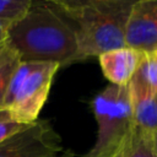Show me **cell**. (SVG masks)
<instances>
[{"mask_svg": "<svg viewBox=\"0 0 157 157\" xmlns=\"http://www.w3.org/2000/svg\"><path fill=\"white\" fill-rule=\"evenodd\" d=\"M5 43L21 61L55 63L60 67L78 61L74 23L44 0H32L27 11L10 23Z\"/></svg>", "mask_w": 157, "mask_h": 157, "instance_id": "1", "label": "cell"}, {"mask_svg": "<svg viewBox=\"0 0 157 157\" xmlns=\"http://www.w3.org/2000/svg\"><path fill=\"white\" fill-rule=\"evenodd\" d=\"M20 63H21L20 58L11 49H9L7 54L0 61V110L2 107V102L5 98L10 80Z\"/></svg>", "mask_w": 157, "mask_h": 157, "instance_id": "11", "label": "cell"}, {"mask_svg": "<svg viewBox=\"0 0 157 157\" xmlns=\"http://www.w3.org/2000/svg\"><path fill=\"white\" fill-rule=\"evenodd\" d=\"M44 1L53 4L60 10H76L85 6L105 2V1H115V0H44Z\"/></svg>", "mask_w": 157, "mask_h": 157, "instance_id": "14", "label": "cell"}, {"mask_svg": "<svg viewBox=\"0 0 157 157\" xmlns=\"http://www.w3.org/2000/svg\"><path fill=\"white\" fill-rule=\"evenodd\" d=\"M145 54L130 47L105 52L98 56L104 77L117 86H126L139 69Z\"/></svg>", "mask_w": 157, "mask_h": 157, "instance_id": "7", "label": "cell"}, {"mask_svg": "<svg viewBox=\"0 0 157 157\" xmlns=\"http://www.w3.org/2000/svg\"><path fill=\"white\" fill-rule=\"evenodd\" d=\"M11 21H6V20H0V43H4L6 39V34H7V29L10 27Z\"/></svg>", "mask_w": 157, "mask_h": 157, "instance_id": "15", "label": "cell"}, {"mask_svg": "<svg viewBox=\"0 0 157 157\" xmlns=\"http://www.w3.org/2000/svg\"><path fill=\"white\" fill-rule=\"evenodd\" d=\"M153 145H155V151H156V156H157V130L153 134Z\"/></svg>", "mask_w": 157, "mask_h": 157, "instance_id": "17", "label": "cell"}, {"mask_svg": "<svg viewBox=\"0 0 157 157\" xmlns=\"http://www.w3.org/2000/svg\"><path fill=\"white\" fill-rule=\"evenodd\" d=\"M131 96L132 119L134 124L148 132L157 130V99L156 97H147L134 94Z\"/></svg>", "mask_w": 157, "mask_h": 157, "instance_id": "10", "label": "cell"}, {"mask_svg": "<svg viewBox=\"0 0 157 157\" xmlns=\"http://www.w3.org/2000/svg\"><path fill=\"white\" fill-rule=\"evenodd\" d=\"M61 157H69V156H67V155H63Z\"/></svg>", "mask_w": 157, "mask_h": 157, "instance_id": "18", "label": "cell"}, {"mask_svg": "<svg viewBox=\"0 0 157 157\" xmlns=\"http://www.w3.org/2000/svg\"><path fill=\"white\" fill-rule=\"evenodd\" d=\"M129 88L134 94L147 97L157 96V53L145 55L129 82Z\"/></svg>", "mask_w": 157, "mask_h": 157, "instance_id": "9", "label": "cell"}, {"mask_svg": "<svg viewBox=\"0 0 157 157\" xmlns=\"http://www.w3.org/2000/svg\"><path fill=\"white\" fill-rule=\"evenodd\" d=\"M31 2L32 0H0V20L12 22L20 18Z\"/></svg>", "mask_w": 157, "mask_h": 157, "instance_id": "12", "label": "cell"}, {"mask_svg": "<svg viewBox=\"0 0 157 157\" xmlns=\"http://www.w3.org/2000/svg\"><path fill=\"white\" fill-rule=\"evenodd\" d=\"M28 125L27 124H21V123H17V121L12 120L6 112L0 110V142L6 140L7 137L12 136L13 134L21 131L22 129H25Z\"/></svg>", "mask_w": 157, "mask_h": 157, "instance_id": "13", "label": "cell"}, {"mask_svg": "<svg viewBox=\"0 0 157 157\" xmlns=\"http://www.w3.org/2000/svg\"><path fill=\"white\" fill-rule=\"evenodd\" d=\"M59 69L55 63L21 61L10 80L1 110L21 124L37 121Z\"/></svg>", "mask_w": 157, "mask_h": 157, "instance_id": "3", "label": "cell"}, {"mask_svg": "<svg viewBox=\"0 0 157 157\" xmlns=\"http://www.w3.org/2000/svg\"><path fill=\"white\" fill-rule=\"evenodd\" d=\"M98 125L93 147L83 157H112L134 126L129 85L109 83L92 101Z\"/></svg>", "mask_w": 157, "mask_h": 157, "instance_id": "4", "label": "cell"}, {"mask_svg": "<svg viewBox=\"0 0 157 157\" xmlns=\"http://www.w3.org/2000/svg\"><path fill=\"white\" fill-rule=\"evenodd\" d=\"M156 99H157V96H156Z\"/></svg>", "mask_w": 157, "mask_h": 157, "instance_id": "19", "label": "cell"}, {"mask_svg": "<svg viewBox=\"0 0 157 157\" xmlns=\"http://www.w3.org/2000/svg\"><path fill=\"white\" fill-rule=\"evenodd\" d=\"M9 47L6 45V43L4 42V43H0V61L2 60V58L7 54V52H9Z\"/></svg>", "mask_w": 157, "mask_h": 157, "instance_id": "16", "label": "cell"}, {"mask_svg": "<svg viewBox=\"0 0 157 157\" xmlns=\"http://www.w3.org/2000/svg\"><path fill=\"white\" fill-rule=\"evenodd\" d=\"M153 134L134 124L131 131L112 157H157L153 145Z\"/></svg>", "mask_w": 157, "mask_h": 157, "instance_id": "8", "label": "cell"}, {"mask_svg": "<svg viewBox=\"0 0 157 157\" xmlns=\"http://www.w3.org/2000/svg\"><path fill=\"white\" fill-rule=\"evenodd\" d=\"M125 44L145 55L157 53V0H137L130 12Z\"/></svg>", "mask_w": 157, "mask_h": 157, "instance_id": "6", "label": "cell"}, {"mask_svg": "<svg viewBox=\"0 0 157 157\" xmlns=\"http://www.w3.org/2000/svg\"><path fill=\"white\" fill-rule=\"evenodd\" d=\"M59 139L45 120H37L0 142V157H61Z\"/></svg>", "mask_w": 157, "mask_h": 157, "instance_id": "5", "label": "cell"}, {"mask_svg": "<svg viewBox=\"0 0 157 157\" xmlns=\"http://www.w3.org/2000/svg\"><path fill=\"white\" fill-rule=\"evenodd\" d=\"M136 1L115 0L76 10L59 9L75 26L78 61L126 45V25Z\"/></svg>", "mask_w": 157, "mask_h": 157, "instance_id": "2", "label": "cell"}]
</instances>
